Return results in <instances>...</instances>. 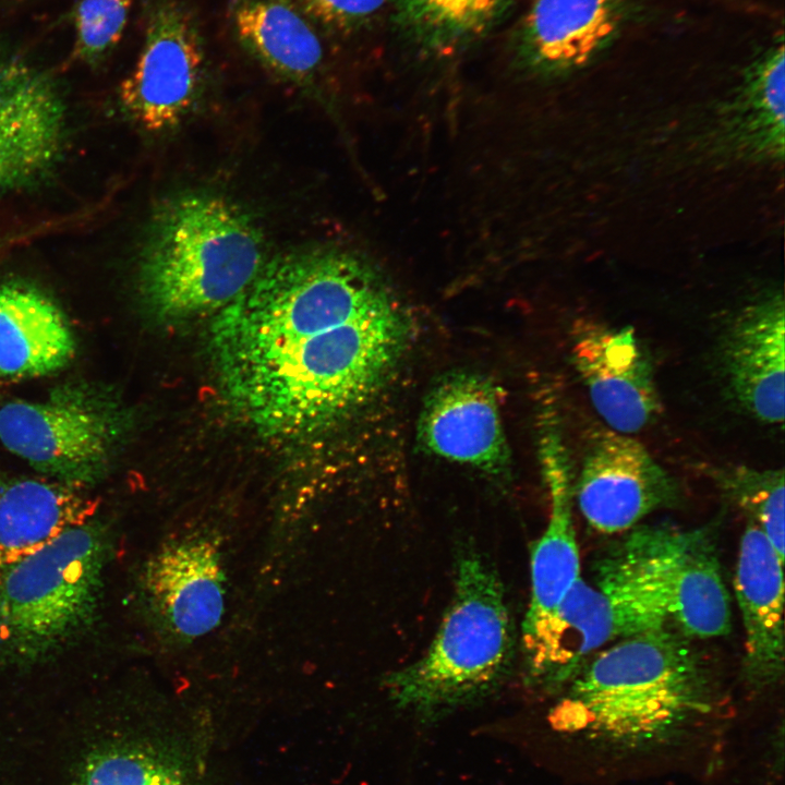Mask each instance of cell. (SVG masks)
Wrapping results in <instances>:
<instances>
[{
    "instance_id": "cell-1",
    "label": "cell",
    "mask_w": 785,
    "mask_h": 785,
    "mask_svg": "<svg viewBox=\"0 0 785 785\" xmlns=\"http://www.w3.org/2000/svg\"><path fill=\"white\" fill-rule=\"evenodd\" d=\"M409 325L378 271L331 246L266 261L213 319L209 351L231 408L297 438L358 409L404 351Z\"/></svg>"
},
{
    "instance_id": "cell-2",
    "label": "cell",
    "mask_w": 785,
    "mask_h": 785,
    "mask_svg": "<svg viewBox=\"0 0 785 785\" xmlns=\"http://www.w3.org/2000/svg\"><path fill=\"white\" fill-rule=\"evenodd\" d=\"M687 637L669 624L618 640L571 678L557 728L640 748L668 740L710 706V684Z\"/></svg>"
},
{
    "instance_id": "cell-3",
    "label": "cell",
    "mask_w": 785,
    "mask_h": 785,
    "mask_svg": "<svg viewBox=\"0 0 785 785\" xmlns=\"http://www.w3.org/2000/svg\"><path fill=\"white\" fill-rule=\"evenodd\" d=\"M266 262L263 234L238 204L209 192H183L154 210L137 259L142 303L158 321L217 314Z\"/></svg>"
},
{
    "instance_id": "cell-4",
    "label": "cell",
    "mask_w": 785,
    "mask_h": 785,
    "mask_svg": "<svg viewBox=\"0 0 785 785\" xmlns=\"http://www.w3.org/2000/svg\"><path fill=\"white\" fill-rule=\"evenodd\" d=\"M452 593L426 652L385 679L398 706L424 717L488 697L514 661L516 636L504 587L478 551H460Z\"/></svg>"
},
{
    "instance_id": "cell-5",
    "label": "cell",
    "mask_w": 785,
    "mask_h": 785,
    "mask_svg": "<svg viewBox=\"0 0 785 785\" xmlns=\"http://www.w3.org/2000/svg\"><path fill=\"white\" fill-rule=\"evenodd\" d=\"M110 556L96 516L0 569V664L44 665L95 627Z\"/></svg>"
},
{
    "instance_id": "cell-6",
    "label": "cell",
    "mask_w": 785,
    "mask_h": 785,
    "mask_svg": "<svg viewBox=\"0 0 785 785\" xmlns=\"http://www.w3.org/2000/svg\"><path fill=\"white\" fill-rule=\"evenodd\" d=\"M130 426L119 401L87 385L0 407L1 444L47 479L82 490L109 470Z\"/></svg>"
},
{
    "instance_id": "cell-7",
    "label": "cell",
    "mask_w": 785,
    "mask_h": 785,
    "mask_svg": "<svg viewBox=\"0 0 785 785\" xmlns=\"http://www.w3.org/2000/svg\"><path fill=\"white\" fill-rule=\"evenodd\" d=\"M666 594L631 571L596 561L593 582L570 588L536 645L524 654L528 675L559 686L603 645L669 624Z\"/></svg>"
},
{
    "instance_id": "cell-8",
    "label": "cell",
    "mask_w": 785,
    "mask_h": 785,
    "mask_svg": "<svg viewBox=\"0 0 785 785\" xmlns=\"http://www.w3.org/2000/svg\"><path fill=\"white\" fill-rule=\"evenodd\" d=\"M204 70V43L190 4L149 0L140 57L119 89L121 105L146 131L171 130L192 109Z\"/></svg>"
},
{
    "instance_id": "cell-9",
    "label": "cell",
    "mask_w": 785,
    "mask_h": 785,
    "mask_svg": "<svg viewBox=\"0 0 785 785\" xmlns=\"http://www.w3.org/2000/svg\"><path fill=\"white\" fill-rule=\"evenodd\" d=\"M578 507L601 533H620L648 515L678 503L677 481L632 435L597 433L581 466Z\"/></svg>"
},
{
    "instance_id": "cell-10",
    "label": "cell",
    "mask_w": 785,
    "mask_h": 785,
    "mask_svg": "<svg viewBox=\"0 0 785 785\" xmlns=\"http://www.w3.org/2000/svg\"><path fill=\"white\" fill-rule=\"evenodd\" d=\"M65 137V104L51 77L17 57L1 58L0 196L51 173Z\"/></svg>"
},
{
    "instance_id": "cell-11",
    "label": "cell",
    "mask_w": 785,
    "mask_h": 785,
    "mask_svg": "<svg viewBox=\"0 0 785 785\" xmlns=\"http://www.w3.org/2000/svg\"><path fill=\"white\" fill-rule=\"evenodd\" d=\"M570 353L595 411L612 431L633 435L653 422L661 409L653 363L632 327L578 322Z\"/></svg>"
},
{
    "instance_id": "cell-12",
    "label": "cell",
    "mask_w": 785,
    "mask_h": 785,
    "mask_svg": "<svg viewBox=\"0 0 785 785\" xmlns=\"http://www.w3.org/2000/svg\"><path fill=\"white\" fill-rule=\"evenodd\" d=\"M416 436L427 454L490 475L509 471L498 390L486 376L467 371L442 376L423 402Z\"/></svg>"
},
{
    "instance_id": "cell-13",
    "label": "cell",
    "mask_w": 785,
    "mask_h": 785,
    "mask_svg": "<svg viewBox=\"0 0 785 785\" xmlns=\"http://www.w3.org/2000/svg\"><path fill=\"white\" fill-rule=\"evenodd\" d=\"M540 456L551 497L550 518L531 550V599L522 624L523 654L539 642L580 576L566 449L553 416L542 418Z\"/></svg>"
},
{
    "instance_id": "cell-14",
    "label": "cell",
    "mask_w": 785,
    "mask_h": 785,
    "mask_svg": "<svg viewBox=\"0 0 785 785\" xmlns=\"http://www.w3.org/2000/svg\"><path fill=\"white\" fill-rule=\"evenodd\" d=\"M718 363L732 399L765 424L784 421L785 313L781 295L740 310L718 342Z\"/></svg>"
},
{
    "instance_id": "cell-15",
    "label": "cell",
    "mask_w": 785,
    "mask_h": 785,
    "mask_svg": "<svg viewBox=\"0 0 785 785\" xmlns=\"http://www.w3.org/2000/svg\"><path fill=\"white\" fill-rule=\"evenodd\" d=\"M142 583L148 607L177 637L204 636L221 619L225 577L218 547L207 538L165 545L148 561Z\"/></svg>"
},
{
    "instance_id": "cell-16",
    "label": "cell",
    "mask_w": 785,
    "mask_h": 785,
    "mask_svg": "<svg viewBox=\"0 0 785 785\" xmlns=\"http://www.w3.org/2000/svg\"><path fill=\"white\" fill-rule=\"evenodd\" d=\"M783 559L762 530L748 522L739 543L734 588L745 631V678L756 687L784 672Z\"/></svg>"
},
{
    "instance_id": "cell-17",
    "label": "cell",
    "mask_w": 785,
    "mask_h": 785,
    "mask_svg": "<svg viewBox=\"0 0 785 785\" xmlns=\"http://www.w3.org/2000/svg\"><path fill=\"white\" fill-rule=\"evenodd\" d=\"M75 339L60 307L38 288L21 281L0 285V374L48 375L74 357Z\"/></svg>"
},
{
    "instance_id": "cell-18",
    "label": "cell",
    "mask_w": 785,
    "mask_h": 785,
    "mask_svg": "<svg viewBox=\"0 0 785 785\" xmlns=\"http://www.w3.org/2000/svg\"><path fill=\"white\" fill-rule=\"evenodd\" d=\"M82 488L43 478L0 475V569L96 515Z\"/></svg>"
},
{
    "instance_id": "cell-19",
    "label": "cell",
    "mask_w": 785,
    "mask_h": 785,
    "mask_svg": "<svg viewBox=\"0 0 785 785\" xmlns=\"http://www.w3.org/2000/svg\"><path fill=\"white\" fill-rule=\"evenodd\" d=\"M238 41L271 73L311 82L321 69V40L297 0H230Z\"/></svg>"
},
{
    "instance_id": "cell-20",
    "label": "cell",
    "mask_w": 785,
    "mask_h": 785,
    "mask_svg": "<svg viewBox=\"0 0 785 785\" xmlns=\"http://www.w3.org/2000/svg\"><path fill=\"white\" fill-rule=\"evenodd\" d=\"M672 621L686 637L715 638L730 630V599L715 533L675 528L672 550Z\"/></svg>"
},
{
    "instance_id": "cell-21",
    "label": "cell",
    "mask_w": 785,
    "mask_h": 785,
    "mask_svg": "<svg viewBox=\"0 0 785 785\" xmlns=\"http://www.w3.org/2000/svg\"><path fill=\"white\" fill-rule=\"evenodd\" d=\"M618 21L614 0H535L522 27L523 50L542 65H580L608 40Z\"/></svg>"
},
{
    "instance_id": "cell-22",
    "label": "cell",
    "mask_w": 785,
    "mask_h": 785,
    "mask_svg": "<svg viewBox=\"0 0 785 785\" xmlns=\"http://www.w3.org/2000/svg\"><path fill=\"white\" fill-rule=\"evenodd\" d=\"M395 20L420 50L456 52L487 34L514 0H394Z\"/></svg>"
},
{
    "instance_id": "cell-23",
    "label": "cell",
    "mask_w": 785,
    "mask_h": 785,
    "mask_svg": "<svg viewBox=\"0 0 785 785\" xmlns=\"http://www.w3.org/2000/svg\"><path fill=\"white\" fill-rule=\"evenodd\" d=\"M723 495L759 527L784 560V471L726 466L711 471Z\"/></svg>"
},
{
    "instance_id": "cell-24",
    "label": "cell",
    "mask_w": 785,
    "mask_h": 785,
    "mask_svg": "<svg viewBox=\"0 0 785 785\" xmlns=\"http://www.w3.org/2000/svg\"><path fill=\"white\" fill-rule=\"evenodd\" d=\"M78 785H185L167 760L142 750L100 753L84 768Z\"/></svg>"
},
{
    "instance_id": "cell-25",
    "label": "cell",
    "mask_w": 785,
    "mask_h": 785,
    "mask_svg": "<svg viewBox=\"0 0 785 785\" xmlns=\"http://www.w3.org/2000/svg\"><path fill=\"white\" fill-rule=\"evenodd\" d=\"M135 0H80L73 57L85 63L104 59L119 43Z\"/></svg>"
},
{
    "instance_id": "cell-26",
    "label": "cell",
    "mask_w": 785,
    "mask_h": 785,
    "mask_svg": "<svg viewBox=\"0 0 785 785\" xmlns=\"http://www.w3.org/2000/svg\"><path fill=\"white\" fill-rule=\"evenodd\" d=\"M306 15L322 25L351 32L371 21L386 0H297Z\"/></svg>"
}]
</instances>
